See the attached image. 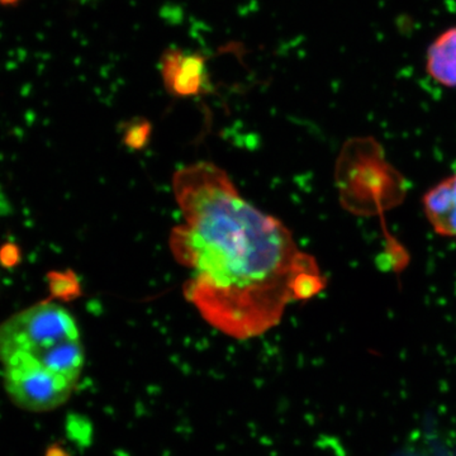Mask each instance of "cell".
Instances as JSON below:
<instances>
[{
  "label": "cell",
  "instance_id": "3957f363",
  "mask_svg": "<svg viewBox=\"0 0 456 456\" xmlns=\"http://www.w3.org/2000/svg\"><path fill=\"white\" fill-rule=\"evenodd\" d=\"M160 71L165 88L174 97H198L211 89L208 62L202 53L176 47L165 50Z\"/></svg>",
  "mask_w": 456,
  "mask_h": 456
},
{
  "label": "cell",
  "instance_id": "8992f818",
  "mask_svg": "<svg viewBox=\"0 0 456 456\" xmlns=\"http://www.w3.org/2000/svg\"><path fill=\"white\" fill-rule=\"evenodd\" d=\"M150 126L147 123H140V125L132 126L130 131H128L127 139L126 142L132 147L142 146V143L146 141V136L149 134Z\"/></svg>",
  "mask_w": 456,
  "mask_h": 456
},
{
  "label": "cell",
  "instance_id": "52a82bcc",
  "mask_svg": "<svg viewBox=\"0 0 456 456\" xmlns=\"http://www.w3.org/2000/svg\"><path fill=\"white\" fill-rule=\"evenodd\" d=\"M20 2H22V0H0V4L11 7V5H16Z\"/></svg>",
  "mask_w": 456,
  "mask_h": 456
},
{
  "label": "cell",
  "instance_id": "5b68a950",
  "mask_svg": "<svg viewBox=\"0 0 456 456\" xmlns=\"http://www.w3.org/2000/svg\"><path fill=\"white\" fill-rule=\"evenodd\" d=\"M426 70L435 82L456 88V27L440 33L428 46Z\"/></svg>",
  "mask_w": 456,
  "mask_h": 456
},
{
  "label": "cell",
  "instance_id": "7a4b0ae2",
  "mask_svg": "<svg viewBox=\"0 0 456 456\" xmlns=\"http://www.w3.org/2000/svg\"><path fill=\"white\" fill-rule=\"evenodd\" d=\"M0 364L17 406L33 412L61 406L73 395L84 365L74 318L53 302L14 314L0 326Z\"/></svg>",
  "mask_w": 456,
  "mask_h": 456
},
{
  "label": "cell",
  "instance_id": "6da1fadb",
  "mask_svg": "<svg viewBox=\"0 0 456 456\" xmlns=\"http://www.w3.org/2000/svg\"><path fill=\"white\" fill-rule=\"evenodd\" d=\"M173 191L184 220L170 235L171 253L189 272L183 293L222 334L236 340L264 335L289 303L325 289L316 259L289 228L248 202L217 165L182 167Z\"/></svg>",
  "mask_w": 456,
  "mask_h": 456
},
{
  "label": "cell",
  "instance_id": "277c9868",
  "mask_svg": "<svg viewBox=\"0 0 456 456\" xmlns=\"http://www.w3.org/2000/svg\"><path fill=\"white\" fill-rule=\"evenodd\" d=\"M422 206L437 235L456 237V173L426 191Z\"/></svg>",
  "mask_w": 456,
  "mask_h": 456
}]
</instances>
